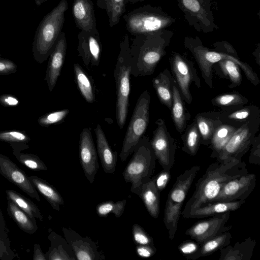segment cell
<instances>
[{"instance_id": "1", "label": "cell", "mask_w": 260, "mask_h": 260, "mask_svg": "<svg viewBox=\"0 0 260 260\" xmlns=\"http://www.w3.org/2000/svg\"><path fill=\"white\" fill-rule=\"evenodd\" d=\"M248 173L241 159L224 160L212 164L197 182L194 191L181 214L185 218L197 209L213 202L228 181Z\"/></svg>"}, {"instance_id": "50", "label": "cell", "mask_w": 260, "mask_h": 260, "mask_svg": "<svg viewBox=\"0 0 260 260\" xmlns=\"http://www.w3.org/2000/svg\"><path fill=\"white\" fill-rule=\"evenodd\" d=\"M20 104V101L15 96L11 94H3L0 95V104L4 107H16Z\"/></svg>"}, {"instance_id": "34", "label": "cell", "mask_w": 260, "mask_h": 260, "mask_svg": "<svg viewBox=\"0 0 260 260\" xmlns=\"http://www.w3.org/2000/svg\"><path fill=\"white\" fill-rule=\"evenodd\" d=\"M75 81L84 100L88 103L95 101L92 83L88 74L78 63L73 65Z\"/></svg>"}, {"instance_id": "40", "label": "cell", "mask_w": 260, "mask_h": 260, "mask_svg": "<svg viewBox=\"0 0 260 260\" xmlns=\"http://www.w3.org/2000/svg\"><path fill=\"white\" fill-rule=\"evenodd\" d=\"M232 235L225 232L217 235L201 244L200 256L209 255L230 243Z\"/></svg>"}, {"instance_id": "41", "label": "cell", "mask_w": 260, "mask_h": 260, "mask_svg": "<svg viewBox=\"0 0 260 260\" xmlns=\"http://www.w3.org/2000/svg\"><path fill=\"white\" fill-rule=\"evenodd\" d=\"M126 203L125 199L114 202L108 201L98 204L96 207V212L100 217H106L112 213L117 217H120L123 213Z\"/></svg>"}, {"instance_id": "38", "label": "cell", "mask_w": 260, "mask_h": 260, "mask_svg": "<svg viewBox=\"0 0 260 260\" xmlns=\"http://www.w3.org/2000/svg\"><path fill=\"white\" fill-rule=\"evenodd\" d=\"M211 104L221 109L232 108L244 106L248 100L240 93L234 92L217 95L211 100Z\"/></svg>"}, {"instance_id": "47", "label": "cell", "mask_w": 260, "mask_h": 260, "mask_svg": "<svg viewBox=\"0 0 260 260\" xmlns=\"http://www.w3.org/2000/svg\"><path fill=\"white\" fill-rule=\"evenodd\" d=\"M170 175V171L164 169L154 177L155 186L160 192L166 187Z\"/></svg>"}, {"instance_id": "43", "label": "cell", "mask_w": 260, "mask_h": 260, "mask_svg": "<svg viewBox=\"0 0 260 260\" xmlns=\"http://www.w3.org/2000/svg\"><path fill=\"white\" fill-rule=\"evenodd\" d=\"M69 112V110L66 109L47 113L39 117L38 123L43 127L58 124L64 120Z\"/></svg>"}, {"instance_id": "23", "label": "cell", "mask_w": 260, "mask_h": 260, "mask_svg": "<svg viewBox=\"0 0 260 260\" xmlns=\"http://www.w3.org/2000/svg\"><path fill=\"white\" fill-rule=\"evenodd\" d=\"M219 112V119L222 123H227L238 128L251 119L260 115L259 108L253 105L221 109Z\"/></svg>"}, {"instance_id": "10", "label": "cell", "mask_w": 260, "mask_h": 260, "mask_svg": "<svg viewBox=\"0 0 260 260\" xmlns=\"http://www.w3.org/2000/svg\"><path fill=\"white\" fill-rule=\"evenodd\" d=\"M171 69L184 101L190 104L192 101L190 86L193 83L198 88L201 83L192 62L183 55L173 52L169 58Z\"/></svg>"}, {"instance_id": "32", "label": "cell", "mask_w": 260, "mask_h": 260, "mask_svg": "<svg viewBox=\"0 0 260 260\" xmlns=\"http://www.w3.org/2000/svg\"><path fill=\"white\" fill-rule=\"evenodd\" d=\"M13 154L18 161L26 167L35 171H47L48 168L40 157L31 153H23L21 151L29 148L27 144H9Z\"/></svg>"}, {"instance_id": "3", "label": "cell", "mask_w": 260, "mask_h": 260, "mask_svg": "<svg viewBox=\"0 0 260 260\" xmlns=\"http://www.w3.org/2000/svg\"><path fill=\"white\" fill-rule=\"evenodd\" d=\"M68 9L66 0H61L39 23L35 32L32 52L35 61L42 63L53 50L64 22L65 12Z\"/></svg>"}, {"instance_id": "21", "label": "cell", "mask_w": 260, "mask_h": 260, "mask_svg": "<svg viewBox=\"0 0 260 260\" xmlns=\"http://www.w3.org/2000/svg\"><path fill=\"white\" fill-rule=\"evenodd\" d=\"M72 14L76 25L80 30L93 32L97 30L91 0H74Z\"/></svg>"}, {"instance_id": "53", "label": "cell", "mask_w": 260, "mask_h": 260, "mask_svg": "<svg viewBox=\"0 0 260 260\" xmlns=\"http://www.w3.org/2000/svg\"><path fill=\"white\" fill-rule=\"evenodd\" d=\"M144 1H145V0H125V2L126 3V4L130 3V4H134L135 3H138L139 2H143Z\"/></svg>"}, {"instance_id": "26", "label": "cell", "mask_w": 260, "mask_h": 260, "mask_svg": "<svg viewBox=\"0 0 260 260\" xmlns=\"http://www.w3.org/2000/svg\"><path fill=\"white\" fill-rule=\"evenodd\" d=\"M171 111L176 129L179 133L182 134L187 126L190 115L186 109L184 100L176 81L173 86V101Z\"/></svg>"}, {"instance_id": "4", "label": "cell", "mask_w": 260, "mask_h": 260, "mask_svg": "<svg viewBox=\"0 0 260 260\" xmlns=\"http://www.w3.org/2000/svg\"><path fill=\"white\" fill-rule=\"evenodd\" d=\"M119 46L120 50L114 71V77L116 91V120L119 127L122 129L126 122L129 105L131 57L127 34L123 36Z\"/></svg>"}, {"instance_id": "27", "label": "cell", "mask_w": 260, "mask_h": 260, "mask_svg": "<svg viewBox=\"0 0 260 260\" xmlns=\"http://www.w3.org/2000/svg\"><path fill=\"white\" fill-rule=\"evenodd\" d=\"M51 246L46 253L47 260H75L74 251L66 239L54 232L48 236Z\"/></svg>"}, {"instance_id": "31", "label": "cell", "mask_w": 260, "mask_h": 260, "mask_svg": "<svg viewBox=\"0 0 260 260\" xmlns=\"http://www.w3.org/2000/svg\"><path fill=\"white\" fill-rule=\"evenodd\" d=\"M7 210L10 216L23 232L29 234H32L37 232L38 225L36 219L30 217L8 198Z\"/></svg>"}, {"instance_id": "2", "label": "cell", "mask_w": 260, "mask_h": 260, "mask_svg": "<svg viewBox=\"0 0 260 260\" xmlns=\"http://www.w3.org/2000/svg\"><path fill=\"white\" fill-rule=\"evenodd\" d=\"M170 37L162 30L149 34L134 36L129 43L131 57V75L135 77L151 75L166 54Z\"/></svg>"}, {"instance_id": "39", "label": "cell", "mask_w": 260, "mask_h": 260, "mask_svg": "<svg viewBox=\"0 0 260 260\" xmlns=\"http://www.w3.org/2000/svg\"><path fill=\"white\" fill-rule=\"evenodd\" d=\"M9 230L0 209V259L13 260L17 255L11 249Z\"/></svg>"}, {"instance_id": "44", "label": "cell", "mask_w": 260, "mask_h": 260, "mask_svg": "<svg viewBox=\"0 0 260 260\" xmlns=\"http://www.w3.org/2000/svg\"><path fill=\"white\" fill-rule=\"evenodd\" d=\"M132 233L133 241L137 245L154 246L152 237L139 224L135 223L133 225Z\"/></svg>"}, {"instance_id": "9", "label": "cell", "mask_w": 260, "mask_h": 260, "mask_svg": "<svg viewBox=\"0 0 260 260\" xmlns=\"http://www.w3.org/2000/svg\"><path fill=\"white\" fill-rule=\"evenodd\" d=\"M259 126L258 115L238 127L216 157L217 161L241 159L250 148Z\"/></svg>"}, {"instance_id": "35", "label": "cell", "mask_w": 260, "mask_h": 260, "mask_svg": "<svg viewBox=\"0 0 260 260\" xmlns=\"http://www.w3.org/2000/svg\"><path fill=\"white\" fill-rule=\"evenodd\" d=\"M126 4L125 0H96L97 6L106 11L111 27L119 22L126 11Z\"/></svg>"}, {"instance_id": "7", "label": "cell", "mask_w": 260, "mask_h": 260, "mask_svg": "<svg viewBox=\"0 0 260 260\" xmlns=\"http://www.w3.org/2000/svg\"><path fill=\"white\" fill-rule=\"evenodd\" d=\"M123 18L127 30L134 36L162 30L174 21L160 8L150 5L138 8L124 15Z\"/></svg>"}, {"instance_id": "18", "label": "cell", "mask_w": 260, "mask_h": 260, "mask_svg": "<svg viewBox=\"0 0 260 260\" xmlns=\"http://www.w3.org/2000/svg\"><path fill=\"white\" fill-rule=\"evenodd\" d=\"M77 51L84 65L89 67L99 65L102 51V45L99 32L80 30L78 35Z\"/></svg>"}, {"instance_id": "14", "label": "cell", "mask_w": 260, "mask_h": 260, "mask_svg": "<svg viewBox=\"0 0 260 260\" xmlns=\"http://www.w3.org/2000/svg\"><path fill=\"white\" fill-rule=\"evenodd\" d=\"M230 212L215 215L212 218L196 223L186 231V234L199 244L224 232L230 229L225 224L230 217Z\"/></svg>"}, {"instance_id": "25", "label": "cell", "mask_w": 260, "mask_h": 260, "mask_svg": "<svg viewBox=\"0 0 260 260\" xmlns=\"http://www.w3.org/2000/svg\"><path fill=\"white\" fill-rule=\"evenodd\" d=\"M175 79L168 69H165L152 80V85L160 103L171 111L173 101V86Z\"/></svg>"}, {"instance_id": "5", "label": "cell", "mask_w": 260, "mask_h": 260, "mask_svg": "<svg viewBox=\"0 0 260 260\" xmlns=\"http://www.w3.org/2000/svg\"><path fill=\"white\" fill-rule=\"evenodd\" d=\"M133 153L122 175L125 181L131 184V192L139 196L142 185L154 172L156 158L148 138L144 135Z\"/></svg>"}, {"instance_id": "48", "label": "cell", "mask_w": 260, "mask_h": 260, "mask_svg": "<svg viewBox=\"0 0 260 260\" xmlns=\"http://www.w3.org/2000/svg\"><path fill=\"white\" fill-rule=\"evenodd\" d=\"M251 146H252L250 161L251 163H259L260 157V136H255L253 139Z\"/></svg>"}, {"instance_id": "52", "label": "cell", "mask_w": 260, "mask_h": 260, "mask_svg": "<svg viewBox=\"0 0 260 260\" xmlns=\"http://www.w3.org/2000/svg\"><path fill=\"white\" fill-rule=\"evenodd\" d=\"M34 260H47L45 254L43 253L40 245L38 244H34L33 258Z\"/></svg>"}, {"instance_id": "24", "label": "cell", "mask_w": 260, "mask_h": 260, "mask_svg": "<svg viewBox=\"0 0 260 260\" xmlns=\"http://www.w3.org/2000/svg\"><path fill=\"white\" fill-rule=\"evenodd\" d=\"M201 138V144L209 145L212 135L221 123L219 112L210 111L198 113L194 119Z\"/></svg>"}, {"instance_id": "17", "label": "cell", "mask_w": 260, "mask_h": 260, "mask_svg": "<svg viewBox=\"0 0 260 260\" xmlns=\"http://www.w3.org/2000/svg\"><path fill=\"white\" fill-rule=\"evenodd\" d=\"M0 174L32 198L41 199L29 176L6 155L0 153Z\"/></svg>"}, {"instance_id": "42", "label": "cell", "mask_w": 260, "mask_h": 260, "mask_svg": "<svg viewBox=\"0 0 260 260\" xmlns=\"http://www.w3.org/2000/svg\"><path fill=\"white\" fill-rule=\"evenodd\" d=\"M0 141L9 144H27L30 138L25 131L9 130L0 132Z\"/></svg>"}, {"instance_id": "45", "label": "cell", "mask_w": 260, "mask_h": 260, "mask_svg": "<svg viewBox=\"0 0 260 260\" xmlns=\"http://www.w3.org/2000/svg\"><path fill=\"white\" fill-rule=\"evenodd\" d=\"M201 245L192 241H186L182 243L178 247L181 253L185 256L194 257L193 258L200 257L199 253ZM191 257V258H192Z\"/></svg>"}, {"instance_id": "33", "label": "cell", "mask_w": 260, "mask_h": 260, "mask_svg": "<svg viewBox=\"0 0 260 260\" xmlns=\"http://www.w3.org/2000/svg\"><path fill=\"white\" fill-rule=\"evenodd\" d=\"M238 127L221 123L214 131L210 143L212 157H217Z\"/></svg>"}, {"instance_id": "15", "label": "cell", "mask_w": 260, "mask_h": 260, "mask_svg": "<svg viewBox=\"0 0 260 260\" xmlns=\"http://www.w3.org/2000/svg\"><path fill=\"white\" fill-rule=\"evenodd\" d=\"M255 184L256 176L254 174L247 173L233 179L224 184L213 202L244 200Z\"/></svg>"}, {"instance_id": "8", "label": "cell", "mask_w": 260, "mask_h": 260, "mask_svg": "<svg viewBox=\"0 0 260 260\" xmlns=\"http://www.w3.org/2000/svg\"><path fill=\"white\" fill-rule=\"evenodd\" d=\"M151 97L146 90L139 96L123 141L120 157L122 161L126 160L132 153L147 128L149 121V107Z\"/></svg>"}, {"instance_id": "49", "label": "cell", "mask_w": 260, "mask_h": 260, "mask_svg": "<svg viewBox=\"0 0 260 260\" xmlns=\"http://www.w3.org/2000/svg\"><path fill=\"white\" fill-rule=\"evenodd\" d=\"M136 251L139 256L142 258H149L155 253L156 250L154 246L137 245Z\"/></svg>"}, {"instance_id": "46", "label": "cell", "mask_w": 260, "mask_h": 260, "mask_svg": "<svg viewBox=\"0 0 260 260\" xmlns=\"http://www.w3.org/2000/svg\"><path fill=\"white\" fill-rule=\"evenodd\" d=\"M18 70L17 65L13 61L0 57V75H9L15 73Z\"/></svg>"}, {"instance_id": "19", "label": "cell", "mask_w": 260, "mask_h": 260, "mask_svg": "<svg viewBox=\"0 0 260 260\" xmlns=\"http://www.w3.org/2000/svg\"><path fill=\"white\" fill-rule=\"evenodd\" d=\"M65 239L71 246L78 260H101L105 258L95 243L89 237H83L75 231L63 227Z\"/></svg>"}, {"instance_id": "11", "label": "cell", "mask_w": 260, "mask_h": 260, "mask_svg": "<svg viewBox=\"0 0 260 260\" xmlns=\"http://www.w3.org/2000/svg\"><path fill=\"white\" fill-rule=\"evenodd\" d=\"M150 141L156 158L164 169L170 171L175 162L177 148L175 140L170 134L165 121L158 118Z\"/></svg>"}, {"instance_id": "29", "label": "cell", "mask_w": 260, "mask_h": 260, "mask_svg": "<svg viewBox=\"0 0 260 260\" xmlns=\"http://www.w3.org/2000/svg\"><path fill=\"white\" fill-rule=\"evenodd\" d=\"M139 196L150 216L157 218L159 214L160 192L155 186L154 177L142 185Z\"/></svg>"}, {"instance_id": "16", "label": "cell", "mask_w": 260, "mask_h": 260, "mask_svg": "<svg viewBox=\"0 0 260 260\" xmlns=\"http://www.w3.org/2000/svg\"><path fill=\"white\" fill-rule=\"evenodd\" d=\"M80 161L84 174L90 184L95 179L99 168L98 153L90 128L82 129L79 140Z\"/></svg>"}, {"instance_id": "13", "label": "cell", "mask_w": 260, "mask_h": 260, "mask_svg": "<svg viewBox=\"0 0 260 260\" xmlns=\"http://www.w3.org/2000/svg\"><path fill=\"white\" fill-rule=\"evenodd\" d=\"M241 68L244 72L247 79L254 85L258 84L260 80L257 75L252 68L247 63L241 59L234 60L231 59H224L215 63L212 67L216 74L223 79H228L230 84V88L239 86L242 82Z\"/></svg>"}, {"instance_id": "37", "label": "cell", "mask_w": 260, "mask_h": 260, "mask_svg": "<svg viewBox=\"0 0 260 260\" xmlns=\"http://www.w3.org/2000/svg\"><path fill=\"white\" fill-rule=\"evenodd\" d=\"M6 193L7 198L13 201L30 217L43 221V218L40 210L29 199L11 189L6 190Z\"/></svg>"}, {"instance_id": "30", "label": "cell", "mask_w": 260, "mask_h": 260, "mask_svg": "<svg viewBox=\"0 0 260 260\" xmlns=\"http://www.w3.org/2000/svg\"><path fill=\"white\" fill-rule=\"evenodd\" d=\"M32 184L48 201L52 208L60 211V206L63 205L64 200L57 190L47 181L35 175L28 176Z\"/></svg>"}, {"instance_id": "12", "label": "cell", "mask_w": 260, "mask_h": 260, "mask_svg": "<svg viewBox=\"0 0 260 260\" xmlns=\"http://www.w3.org/2000/svg\"><path fill=\"white\" fill-rule=\"evenodd\" d=\"M185 46L192 53L201 70L202 77L210 88H213L212 67L215 63L226 58L240 60L237 56L210 50L204 46L200 41L193 39L185 41Z\"/></svg>"}, {"instance_id": "36", "label": "cell", "mask_w": 260, "mask_h": 260, "mask_svg": "<svg viewBox=\"0 0 260 260\" xmlns=\"http://www.w3.org/2000/svg\"><path fill=\"white\" fill-rule=\"evenodd\" d=\"M181 138L183 142L182 150L190 155H195L201 144V138L196 121H193L183 132Z\"/></svg>"}, {"instance_id": "55", "label": "cell", "mask_w": 260, "mask_h": 260, "mask_svg": "<svg viewBox=\"0 0 260 260\" xmlns=\"http://www.w3.org/2000/svg\"><path fill=\"white\" fill-rule=\"evenodd\" d=\"M1 53H0V57H1Z\"/></svg>"}, {"instance_id": "54", "label": "cell", "mask_w": 260, "mask_h": 260, "mask_svg": "<svg viewBox=\"0 0 260 260\" xmlns=\"http://www.w3.org/2000/svg\"><path fill=\"white\" fill-rule=\"evenodd\" d=\"M36 4L38 6H40L41 5H42L43 3L45 2H46L48 0H34Z\"/></svg>"}, {"instance_id": "20", "label": "cell", "mask_w": 260, "mask_h": 260, "mask_svg": "<svg viewBox=\"0 0 260 260\" xmlns=\"http://www.w3.org/2000/svg\"><path fill=\"white\" fill-rule=\"evenodd\" d=\"M67 49L65 33L61 32L55 47L49 56V61L45 77L49 91L55 87L63 65Z\"/></svg>"}, {"instance_id": "28", "label": "cell", "mask_w": 260, "mask_h": 260, "mask_svg": "<svg viewBox=\"0 0 260 260\" xmlns=\"http://www.w3.org/2000/svg\"><path fill=\"white\" fill-rule=\"evenodd\" d=\"M244 202V200L213 202L197 209L189 215L188 218H203L235 211Z\"/></svg>"}, {"instance_id": "6", "label": "cell", "mask_w": 260, "mask_h": 260, "mask_svg": "<svg viewBox=\"0 0 260 260\" xmlns=\"http://www.w3.org/2000/svg\"><path fill=\"white\" fill-rule=\"evenodd\" d=\"M200 169V166H195L185 171L177 178L168 194L164 222L171 240L175 236L183 204Z\"/></svg>"}, {"instance_id": "51", "label": "cell", "mask_w": 260, "mask_h": 260, "mask_svg": "<svg viewBox=\"0 0 260 260\" xmlns=\"http://www.w3.org/2000/svg\"><path fill=\"white\" fill-rule=\"evenodd\" d=\"M184 8L193 12L198 13L200 10V5L198 0H182Z\"/></svg>"}, {"instance_id": "22", "label": "cell", "mask_w": 260, "mask_h": 260, "mask_svg": "<svg viewBox=\"0 0 260 260\" xmlns=\"http://www.w3.org/2000/svg\"><path fill=\"white\" fill-rule=\"evenodd\" d=\"M97 153L100 157L104 171L106 174H114L117 160V152L110 147L105 134L100 124L94 129Z\"/></svg>"}]
</instances>
